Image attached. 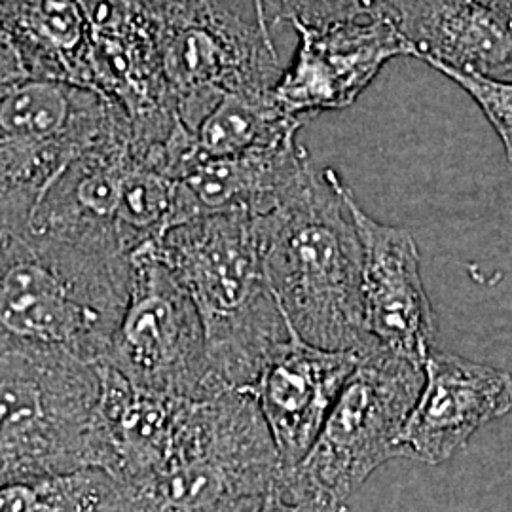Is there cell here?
Segmentation results:
<instances>
[{"label":"cell","mask_w":512,"mask_h":512,"mask_svg":"<svg viewBox=\"0 0 512 512\" xmlns=\"http://www.w3.org/2000/svg\"><path fill=\"white\" fill-rule=\"evenodd\" d=\"M351 190L334 169L311 164L272 213L256 217L264 272L296 338L315 348H380L366 332L363 241Z\"/></svg>","instance_id":"1"},{"label":"cell","mask_w":512,"mask_h":512,"mask_svg":"<svg viewBox=\"0 0 512 512\" xmlns=\"http://www.w3.org/2000/svg\"><path fill=\"white\" fill-rule=\"evenodd\" d=\"M156 249L200 313L220 384L249 391L293 338L264 272L258 219L198 217L171 228Z\"/></svg>","instance_id":"2"},{"label":"cell","mask_w":512,"mask_h":512,"mask_svg":"<svg viewBox=\"0 0 512 512\" xmlns=\"http://www.w3.org/2000/svg\"><path fill=\"white\" fill-rule=\"evenodd\" d=\"M131 256L0 228V338L101 363L128 306Z\"/></svg>","instance_id":"3"},{"label":"cell","mask_w":512,"mask_h":512,"mask_svg":"<svg viewBox=\"0 0 512 512\" xmlns=\"http://www.w3.org/2000/svg\"><path fill=\"white\" fill-rule=\"evenodd\" d=\"M281 469L253 393L226 389L186 403L169 454L152 473L116 482L126 512H222Z\"/></svg>","instance_id":"4"},{"label":"cell","mask_w":512,"mask_h":512,"mask_svg":"<svg viewBox=\"0 0 512 512\" xmlns=\"http://www.w3.org/2000/svg\"><path fill=\"white\" fill-rule=\"evenodd\" d=\"M99 363L0 338V486L93 469Z\"/></svg>","instance_id":"5"},{"label":"cell","mask_w":512,"mask_h":512,"mask_svg":"<svg viewBox=\"0 0 512 512\" xmlns=\"http://www.w3.org/2000/svg\"><path fill=\"white\" fill-rule=\"evenodd\" d=\"M129 122L99 92L65 82L23 80L0 97V228H29L55 179Z\"/></svg>","instance_id":"6"},{"label":"cell","mask_w":512,"mask_h":512,"mask_svg":"<svg viewBox=\"0 0 512 512\" xmlns=\"http://www.w3.org/2000/svg\"><path fill=\"white\" fill-rule=\"evenodd\" d=\"M425 382L423 366L384 348L361 355L317 440L289 467L298 484L338 505L389 459Z\"/></svg>","instance_id":"7"},{"label":"cell","mask_w":512,"mask_h":512,"mask_svg":"<svg viewBox=\"0 0 512 512\" xmlns=\"http://www.w3.org/2000/svg\"><path fill=\"white\" fill-rule=\"evenodd\" d=\"M101 363L167 397L205 399L228 389L209 361L200 313L156 243L131 255L128 306Z\"/></svg>","instance_id":"8"},{"label":"cell","mask_w":512,"mask_h":512,"mask_svg":"<svg viewBox=\"0 0 512 512\" xmlns=\"http://www.w3.org/2000/svg\"><path fill=\"white\" fill-rule=\"evenodd\" d=\"M156 25L165 80L192 135L226 95L272 92L283 74L253 0L209 6Z\"/></svg>","instance_id":"9"},{"label":"cell","mask_w":512,"mask_h":512,"mask_svg":"<svg viewBox=\"0 0 512 512\" xmlns=\"http://www.w3.org/2000/svg\"><path fill=\"white\" fill-rule=\"evenodd\" d=\"M291 27L298 48L272 92L283 109L304 122L327 110L348 109L391 59L414 57V46L395 21Z\"/></svg>","instance_id":"10"},{"label":"cell","mask_w":512,"mask_h":512,"mask_svg":"<svg viewBox=\"0 0 512 512\" xmlns=\"http://www.w3.org/2000/svg\"><path fill=\"white\" fill-rule=\"evenodd\" d=\"M363 241V306L368 336L416 365H425L437 340V317L423 287L420 251L412 234L366 215L349 198Z\"/></svg>","instance_id":"11"},{"label":"cell","mask_w":512,"mask_h":512,"mask_svg":"<svg viewBox=\"0 0 512 512\" xmlns=\"http://www.w3.org/2000/svg\"><path fill=\"white\" fill-rule=\"evenodd\" d=\"M420 397L397 442L399 458L439 465L478 429L512 410V376L448 351L429 355Z\"/></svg>","instance_id":"12"},{"label":"cell","mask_w":512,"mask_h":512,"mask_svg":"<svg viewBox=\"0 0 512 512\" xmlns=\"http://www.w3.org/2000/svg\"><path fill=\"white\" fill-rule=\"evenodd\" d=\"M359 359L355 351L315 348L293 334L264 366L249 393L285 469L310 452Z\"/></svg>","instance_id":"13"},{"label":"cell","mask_w":512,"mask_h":512,"mask_svg":"<svg viewBox=\"0 0 512 512\" xmlns=\"http://www.w3.org/2000/svg\"><path fill=\"white\" fill-rule=\"evenodd\" d=\"M131 160V126L124 122L55 179L38 202L31 230L95 253L129 256L120 236V205Z\"/></svg>","instance_id":"14"},{"label":"cell","mask_w":512,"mask_h":512,"mask_svg":"<svg viewBox=\"0 0 512 512\" xmlns=\"http://www.w3.org/2000/svg\"><path fill=\"white\" fill-rule=\"evenodd\" d=\"M311 164L308 150L296 141L217 158L203 156L196 147L177 179L179 224L207 215H268Z\"/></svg>","instance_id":"15"},{"label":"cell","mask_w":512,"mask_h":512,"mask_svg":"<svg viewBox=\"0 0 512 512\" xmlns=\"http://www.w3.org/2000/svg\"><path fill=\"white\" fill-rule=\"evenodd\" d=\"M397 25L414 57L431 67L512 74V27L476 0H401Z\"/></svg>","instance_id":"16"},{"label":"cell","mask_w":512,"mask_h":512,"mask_svg":"<svg viewBox=\"0 0 512 512\" xmlns=\"http://www.w3.org/2000/svg\"><path fill=\"white\" fill-rule=\"evenodd\" d=\"M0 35L29 80L93 90L90 25L78 0H0Z\"/></svg>","instance_id":"17"},{"label":"cell","mask_w":512,"mask_h":512,"mask_svg":"<svg viewBox=\"0 0 512 512\" xmlns=\"http://www.w3.org/2000/svg\"><path fill=\"white\" fill-rule=\"evenodd\" d=\"M306 122L283 109L274 92L226 95L194 131L203 156H236L296 141Z\"/></svg>","instance_id":"18"},{"label":"cell","mask_w":512,"mask_h":512,"mask_svg":"<svg viewBox=\"0 0 512 512\" xmlns=\"http://www.w3.org/2000/svg\"><path fill=\"white\" fill-rule=\"evenodd\" d=\"M0 512H126V505L112 476L80 469L0 486Z\"/></svg>","instance_id":"19"},{"label":"cell","mask_w":512,"mask_h":512,"mask_svg":"<svg viewBox=\"0 0 512 512\" xmlns=\"http://www.w3.org/2000/svg\"><path fill=\"white\" fill-rule=\"evenodd\" d=\"M401 0H277L274 21L332 27L365 21H399Z\"/></svg>","instance_id":"20"},{"label":"cell","mask_w":512,"mask_h":512,"mask_svg":"<svg viewBox=\"0 0 512 512\" xmlns=\"http://www.w3.org/2000/svg\"><path fill=\"white\" fill-rule=\"evenodd\" d=\"M222 512H348V507L313 494L283 467L266 488L238 497Z\"/></svg>","instance_id":"21"},{"label":"cell","mask_w":512,"mask_h":512,"mask_svg":"<svg viewBox=\"0 0 512 512\" xmlns=\"http://www.w3.org/2000/svg\"><path fill=\"white\" fill-rule=\"evenodd\" d=\"M433 69L456 82L463 92L473 97L512 162V82L482 74L459 73L442 65H433Z\"/></svg>","instance_id":"22"},{"label":"cell","mask_w":512,"mask_h":512,"mask_svg":"<svg viewBox=\"0 0 512 512\" xmlns=\"http://www.w3.org/2000/svg\"><path fill=\"white\" fill-rule=\"evenodd\" d=\"M137 2H141L147 8L152 18L162 21V19L177 18L209 6L236 2V0H137Z\"/></svg>","instance_id":"23"},{"label":"cell","mask_w":512,"mask_h":512,"mask_svg":"<svg viewBox=\"0 0 512 512\" xmlns=\"http://www.w3.org/2000/svg\"><path fill=\"white\" fill-rule=\"evenodd\" d=\"M23 80H29V78L23 71V67L19 65L18 57L12 52L8 42L0 35V97Z\"/></svg>","instance_id":"24"},{"label":"cell","mask_w":512,"mask_h":512,"mask_svg":"<svg viewBox=\"0 0 512 512\" xmlns=\"http://www.w3.org/2000/svg\"><path fill=\"white\" fill-rule=\"evenodd\" d=\"M490 8L501 19H505L512 27V0H476Z\"/></svg>","instance_id":"25"},{"label":"cell","mask_w":512,"mask_h":512,"mask_svg":"<svg viewBox=\"0 0 512 512\" xmlns=\"http://www.w3.org/2000/svg\"><path fill=\"white\" fill-rule=\"evenodd\" d=\"M253 6H255L256 18L260 27L264 29L266 35L272 37V31H270V19H268V12H266V2L264 0H253Z\"/></svg>","instance_id":"26"}]
</instances>
